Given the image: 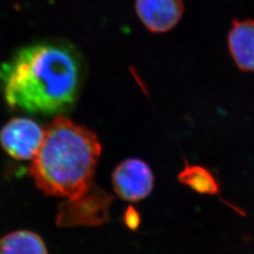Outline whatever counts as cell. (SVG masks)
<instances>
[{"mask_svg": "<svg viewBox=\"0 0 254 254\" xmlns=\"http://www.w3.org/2000/svg\"><path fill=\"white\" fill-rule=\"evenodd\" d=\"M111 198L94 185L81 197L66 200L60 204L56 223L60 227L101 225L109 219Z\"/></svg>", "mask_w": 254, "mask_h": 254, "instance_id": "3957f363", "label": "cell"}, {"mask_svg": "<svg viewBox=\"0 0 254 254\" xmlns=\"http://www.w3.org/2000/svg\"><path fill=\"white\" fill-rule=\"evenodd\" d=\"M45 129L32 119L9 120L0 130L1 148L15 160H32L42 144Z\"/></svg>", "mask_w": 254, "mask_h": 254, "instance_id": "277c9868", "label": "cell"}, {"mask_svg": "<svg viewBox=\"0 0 254 254\" xmlns=\"http://www.w3.org/2000/svg\"><path fill=\"white\" fill-rule=\"evenodd\" d=\"M228 46L241 71L254 72V21L234 20L228 34Z\"/></svg>", "mask_w": 254, "mask_h": 254, "instance_id": "52a82bcc", "label": "cell"}, {"mask_svg": "<svg viewBox=\"0 0 254 254\" xmlns=\"http://www.w3.org/2000/svg\"><path fill=\"white\" fill-rule=\"evenodd\" d=\"M101 152L100 141L91 130L59 116L45 129L29 173L45 195L66 200L79 198L94 186Z\"/></svg>", "mask_w": 254, "mask_h": 254, "instance_id": "7a4b0ae2", "label": "cell"}, {"mask_svg": "<svg viewBox=\"0 0 254 254\" xmlns=\"http://www.w3.org/2000/svg\"><path fill=\"white\" fill-rule=\"evenodd\" d=\"M182 184L201 194L214 195L219 191L218 181L207 169L198 165H187L178 176Z\"/></svg>", "mask_w": 254, "mask_h": 254, "instance_id": "9c48e42d", "label": "cell"}, {"mask_svg": "<svg viewBox=\"0 0 254 254\" xmlns=\"http://www.w3.org/2000/svg\"><path fill=\"white\" fill-rule=\"evenodd\" d=\"M125 223L131 230H136L140 223V216L137 210L132 206H129L125 213Z\"/></svg>", "mask_w": 254, "mask_h": 254, "instance_id": "30bf717a", "label": "cell"}, {"mask_svg": "<svg viewBox=\"0 0 254 254\" xmlns=\"http://www.w3.org/2000/svg\"><path fill=\"white\" fill-rule=\"evenodd\" d=\"M183 0H136V11L141 23L153 33H165L180 22Z\"/></svg>", "mask_w": 254, "mask_h": 254, "instance_id": "8992f818", "label": "cell"}, {"mask_svg": "<svg viewBox=\"0 0 254 254\" xmlns=\"http://www.w3.org/2000/svg\"><path fill=\"white\" fill-rule=\"evenodd\" d=\"M112 184L120 198L138 201L147 198L153 190L154 173L143 160L129 158L116 167L112 173Z\"/></svg>", "mask_w": 254, "mask_h": 254, "instance_id": "5b68a950", "label": "cell"}, {"mask_svg": "<svg viewBox=\"0 0 254 254\" xmlns=\"http://www.w3.org/2000/svg\"><path fill=\"white\" fill-rule=\"evenodd\" d=\"M0 254H48V252L38 234L22 230L0 238Z\"/></svg>", "mask_w": 254, "mask_h": 254, "instance_id": "ba28073f", "label": "cell"}, {"mask_svg": "<svg viewBox=\"0 0 254 254\" xmlns=\"http://www.w3.org/2000/svg\"><path fill=\"white\" fill-rule=\"evenodd\" d=\"M85 77L86 64L73 44L44 40L19 49L0 66V90L10 109L63 114L75 106Z\"/></svg>", "mask_w": 254, "mask_h": 254, "instance_id": "6da1fadb", "label": "cell"}]
</instances>
